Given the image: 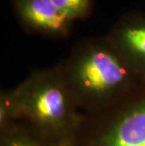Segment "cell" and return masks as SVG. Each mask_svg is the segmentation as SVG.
<instances>
[{"label":"cell","instance_id":"cell-2","mask_svg":"<svg viewBox=\"0 0 145 146\" xmlns=\"http://www.w3.org/2000/svg\"><path fill=\"white\" fill-rule=\"evenodd\" d=\"M13 90L19 121L67 146L81 125L84 113L58 66L34 71Z\"/></svg>","mask_w":145,"mask_h":146},{"label":"cell","instance_id":"cell-3","mask_svg":"<svg viewBox=\"0 0 145 146\" xmlns=\"http://www.w3.org/2000/svg\"><path fill=\"white\" fill-rule=\"evenodd\" d=\"M67 146H145V82L112 107L84 114Z\"/></svg>","mask_w":145,"mask_h":146},{"label":"cell","instance_id":"cell-4","mask_svg":"<svg viewBox=\"0 0 145 146\" xmlns=\"http://www.w3.org/2000/svg\"><path fill=\"white\" fill-rule=\"evenodd\" d=\"M107 38L142 82H145V14H131L117 22Z\"/></svg>","mask_w":145,"mask_h":146},{"label":"cell","instance_id":"cell-6","mask_svg":"<svg viewBox=\"0 0 145 146\" xmlns=\"http://www.w3.org/2000/svg\"><path fill=\"white\" fill-rule=\"evenodd\" d=\"M0 146H66L54 141L26 122L19 121L0 130Z\"/></svg>","mask_w":145,"mask_h":146},{"label":"cell","instance_id":"cell-1","mask_svg":"<svg viewBox=\"0 0 145 146\" xmlns=\"http://www.w3.org/2000/svg\"><path fill=\"white\" fill-rule=\"evenodd\" d=\"M57 66L84 114L112 107L142 83L107 36L80 42Z\"/></svg>","mask_w":145,"mask_h":146},{"label":"cell","instance_id":"cell-7","mask_svg":"<svg viewBox=\"0 0 145 146\" xmlns=\"http://www.w3.org/2000/svg\"><path fill=\"white\" fill-rule=\"evenodd\" d=\"M58 11L70 20L75 21L84 17L89 10V0H49Z\"/></svg>","mask_w":145,"mask_h":146},{"label":"cell","instance_id":"cell-5","mask_svg":"<svg viewBox=\"0 0 145 146\" xmlns=\"http://www.w3.org/2000/svg\"><path fill=\"white\" fill-rule=\"evenodd\" d=\"M20 20L34 31L50 36H63L73 21L49 0H16Z\"/></svg>","mask_w":145,"mask_h":146}]
</instances>
